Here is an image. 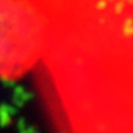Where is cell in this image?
<instances>
[{"mask_svg":"<svg viewBox=\"0 0 133 133\" xmlns=\"http://www.w3.org/2000/svg\"><path fill=\"white\" fill-rule=\"evenodd\" d=\"M47 25L29 0H0V78L16 79L37 63Z\"/></svg>","mask_w":133,"mask_h":133,"instance_id":"1","label":"cell"}]
</instances>
